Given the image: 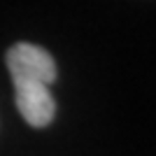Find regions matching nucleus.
Wrapping results in <instances>:
<instances>
[{"mask_svg": "<svg viewBox=\"0 0 156 156\" xmlns=\"http://www.w3.org/2000/svg\"><path fill=\"white\" fill-rule=\"evenodd\" d=\"M16 110L33 128H47L56 117V100L49 86L37 82H14Z\"/></svg>", "mask_w": 156, "mask_h": 156, "instance_id": "obj_2", "label": "nucleus"}, {"mask_svg": "<svg viewBox=\"0 0 156 156\" xmlns=\"http://www.w3.org/2000/svg\"><path fill=\"white\" fill-rule=\"evenodd\" d=\"M5 63L12 75V82H37L44 86H51L56 82V61L40 44L16 42L7 49Z\"/></svg>", "mask_w": 156, "mask_h": 156, "instance_id": "obj_1", "label": "nucleus"}]
</instances>
